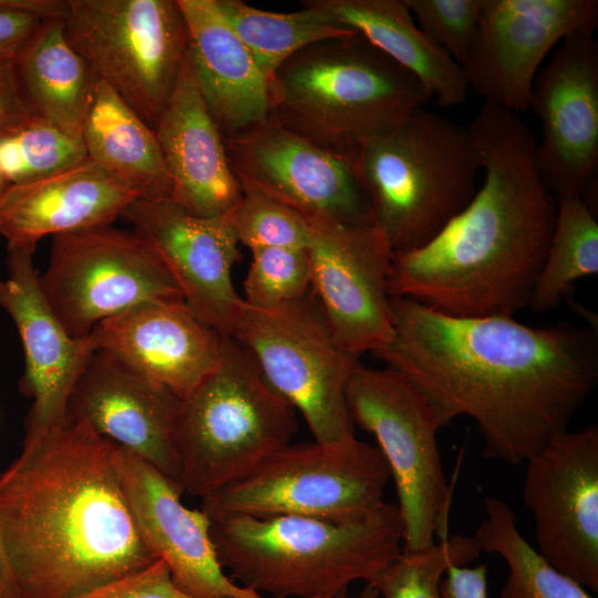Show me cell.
Wrapping results in <instances>:
<instances>
[{"instance_id":"9c48e42d","label":"cell","mask_w":598,"mask_h":598,"mask_svg":"<svg viewBox=\"0 0 598 598\" xmlns=\"http://www.w3.org/2000/svg\"><path fill=\"white\" fill-rule=\"evenodd\" d=\"M346 396L353 424L373 435L394 482L403 550H423L448 537L452 488L437 445L441 427L426 399L395 371L361 364Z\"/></svg>"},{"instance_id":"ee69618b","label":"cell","mask_w":598,"mask_h":598,"mask_svg":"<svg viewBox=\"0 0 598 598\" xmlns=\"http://www.w3.org/2000/svg\"><path fill=\"white\" fill-rule=\"evenodd\" d=\"M8 182L6 181L1 169H0V196L4 192V189L8 187Z\"/></svg>"},{"instance_id":"e575fe53","label":"cell","mask_w":598,"mask_h":598,"mask_svg":"<svg viewBox=\"0 0 598 598\" xmlns=\"http://www.w3.org/2000/svg\"><path fill=\"white\" fill-rule=\"evenodd\" d=\"M241 189L243 197L231 213L239 244L250 250L309 246L311 229L303 215L255 189Z\"/></svg>"},{"instance_id":"ffe728a7","label":"cell","mask_w":598,"mask_h":598,"mask_svg":"<svg viewBox=\"0 0 598 598\" xmlns=\"http://www.w3.org/2000/svg\"><path fill=\"white\" fill-rule=\"evenodd\" d=\"M114 464L141 537L182 592L189 598H237L254 591L235 582L221 567L210 519L202 509L183 504L175 483L118 445Z\"/></svg>"},{"instance_id":"7bdbcfd3","label":"cell","mask_w":598,"mask_h":598,"mask_svg":"<svg viewBox=\"0 0 598 598\" xmlns=\"http://www.w3.org/2000/svg\"><path fill=\"white\" fill-rule=\"evenodd\" d=\"M237 598H268V597H266L264 595H260V594H258L256 591H251L246 596L237 597ZM321 598H352V597L348 596V595H342V596H338V597H321Z\"/></svg>"},{"instance_id":"2e32d148","label":"cell","mask_w":598,"mask_h":598,"mask_svg":"<svg viewBox=\"0 0 598 598\" xmlns=\"http://www.w3.org/2000/svg\"><path fill=\"white\" fill-rule=\"evenodd\" d=\"M224 141L241 188L262 193L305 217L373 225L354 154L326 150L269 118Z\"/></svg>"},{"instance_id":"484cf974","label":"cell","mask_w":598,"mask_h":598,"mask_svg":"<svg viewBox=\"0 0 598 598\" xmlns=\"http://www.w3.org/2000/svg\"><path fill=\"white\" fill-rule=\"evenodd\" d=\"M357 31L411 73L440 107L465 103L468 86L458 63L416 24L403 0H308Z\"/></svg>"},{"instance_id":"7402d4cb","label":"cell","mask_w":598,"mask_h":598,"mask_svg":"<svg viewBox=\"0 0 598 598\" xmlns=\"http://www.w3.org/2000/svg\"><path fill=\"white\" fill-rule=\"evenodd\" d=\"M183 299L137 305L96 324L89 339L183 400L218 364L223 340Z\"/></svg>"},{"instance_id":"74e56055","label":"cell","mask_w":598,"mask_h":598,"mask_svg":"<svg viewBox=\"0 0 598 598\" xmlns=\"http://www.w3.org/2000/svg\"><path fill=\"white\" fill-rule=\"evenodd\" d=\"M75 598H189L174 584L163 560L99 585Z\"/></svg>"},{"instance_id":"ba28073f","label":"cell","mask_w":598,"mask_h":598,"mask_svg":"<svg viewBox=\"0 0 598 598\" xmlns=\"http://www.w3.org/2000/svg\"><path fill=\"white\" fill-rule=\"evenodd\" d=\"M391 478L377 446L355 436L283 446L246 476L200 499L212 520L224 516H303L357 522L380 509Z\"/></svg>"},{"instance_id":"b9f144b4","label":"cell","mask_w":598,"mask_h":598,"mask_svg":"<svg viewBox=\"0 0 598 598\" xmlns=\"http://www.w3.org/2000/svg\"><path fill=\"white\" fill-rule=\"evenodd\" d=\"M352 598H379L377 588L371 582H364L362 589Z\"/></svg>"},{"instance_id":"4dcf8cb0","label":"cell","mask_w":598,"mask_h":598,"mask_svg":"<svg viewBox=\"0 0 598 598\" xmlns=\"http://www.w3.org/2000/svg\"><path fill=\"white\" fill-rule=\"evenodd\" d=\"M598 274V220L581 198H556V216L545 261L528 307L555 308L573 283Z\"/></svg>"},{"instance_id":"603a6c76","label":"cell","mask_w":598,"mask_h":598,"mask_svg":"<svg viewBox=\"0 0 598 598\" xmlns=\"http://www.w3.org/2000/svg\"><path fill=\"white\" fill-rule=\"evenodd\" d=\"M154 131L172 181L171 199L198 217L224 215L238 205L243 189L188 53Z\"/></svg>"},{"instance_id":"d4e9b609","label":"cell","mask_w":598,"mask_h":598,"mask_svg":"<svg viewBox=\"0 0 598 598\" xmlns=\"http://www.w3.org/2000/svg\"><path fill=\"white\" fill-rule=\"evenodd\" d=\"M188 54L205 103L224 137L268 120V81L214 0H177Z\"/></svg>"},{"instance_id":"60d3db41","label":"cell","mask_w":598,"mask_h":598,"mask_svg":"<svg viewBox=\"0 0 598 598\" xmlns=\"http://www.w3.org/2000/svg\"><path fill=\"white\" fill-rule=\"evenodd\" d=\"M0 596L2 598H18L14 580L9 568L0 540Z\"/></svg>"},{"instance_id":"5b68a950","label":"cell","mask_w":598,"mask_h":598,"mask_svg":"<svg viewBox=\"0 0 598 598\" xmlns=\"http://www.w3.org/2000/svg\"><path fill=\"white\" fill-rule=\"evenodd\" d=\"M268 95L269 120L344 155L429 101L411 73L359 33L295 53L272 74Z\"/></svg>"},{"instance_id":"ac0fdd59","label":"cell","mask_w":598,"mask_h":598,"mask_svg":"<svg viewBox=\"0 0 598 598\" xmlns=\"http://www.w3.org/2000/svg\"><path fill=\"white\" fill-rule=\"evenodd\" d=\"M231 213L198 217L171 198H136L121 216L159 257L195 315L225 337H233L244 303L231 277L240 257Z\"/></svg>"},{"instance_id":"f6af8a7d","label":"cell","mask_w":598,"mask_h":598,"mask_svg":"<svg viewBox=\"0 0 598 598\" xmlns=\"http://www.w3.org/2000/svg\"><path fill=\"white\" fill-rule=\"evenodd\" d=\"M0 598H2V597L0 596Z\"/></svg>"},{"instance_id":"52a82bcc","label":"cell","mask_w":598,"mask_h":598,"mask_svg":"<svg viewBox=\"0 0 598 598\" xmlns=\"http://www.w3.org/2000/svg\"><path fill=\"white\" fill-rule=\"evenodd\" d=\"M296 413L247 349L224 337L216 368L179 401L175 445L183 495L202 499L252 472L290 443Z\"/></svg>"},{"instance_id":"d6a6232c","label":"cell","mask_w":598,"mask_h":598,"mask_svg":"<svg viewBox=\"0 0 598 598\" xmlns=\"http://www.w3.org/2000/svg\"><path fill=\"white\" fill-rule=\"evenodd\" d=\"M481 553L473 537L451 534L423 550H403L370 582L382 598H442L447 569L466 566Z\"/></svg>"},{"instance_id":"44dd1931","label":"cell","mask_w":598,"mask_h":598,"mask_svg":"<svg viewBox=\"0 0 598 598\" xmlns=\"http://www.w3.org/2000/svg\"><path fill=\"white\" fill-rule=\"evenodd\" d=\"M179 401L110 353L95 350L71 393L65 422H86L181 488L175 445Z\"/></svg>"},{"instance_id":"4fadbf2b","label":"cell","mask_w":598,"mask_h":598,"mask_svg":"<svg viewBox=\"0 0 598 598\" xmlns=\"http://www.w3.org/2000/svg\"><path fill=\"white\" fill-rule=\"evenodd\" d=\"M522 498L538 553L585 589L598 591V425L555 436L526 462Z\"/></svg>"},{"instance_id":"8d00e7d4","label":"cell","mask_w":598,"mask_h":598,"mask_svg":"<svg viewBox=\"0 0 598 598\" xmlns=\"http://www.w3.org/2000/svg\"><path fill=\"white\" fill-rule=\"evenodd\" d=\"M65 14L62 0H0V61H14L45 19Z\"/></svg>"},{"instance_id":"e0dca14e","label":"cell","mask_w":598,"mask_h":598,"mask_svg":"<svg viewBox=\"0 0 598 598\" xmlns=\"http://www.w3.org/2000/svg\"><path fill=\"white\" fill-rule=\"evenodd\" d=\"M542 124L536 158L556 197H578L596 212L598 186V42L594 33L561 41L534 81L530 107Z\"/></svg>"},{"instance_id":"836d02e7","label":"cell","mask_w":598,"mask_h":598,"mask_svg":"<svg viewBox=\"0 0 598 598\" xmlns=\"http://www.w3.org/2000/svg\"><path fill=\"white\" fill-rule=\"evenodd\" d=\"M251 251L244 280V302L255 309H272L311 292L307 248L269 247Z\"/></svg>"},{"instance_id":"8992f818","label":"cell","mask_w":598,"mask_h":598,"mask_svg":"<svg viewBox=\"0 0 598 598\" xmlns=\"http://www.w3.org/2000/svg\"><path fill=\"white\" fill-rule=\"evenodd\" d=\"M353 157L372 224L393 252L427 244L477 189L481 167L468 130L423 106Z\"/></svg>"},{"instance_id":"f35d334b","label":"cell","mask_w":598,"mask_h":598,"mask_svg":"<svg viewBox=\"0 0 598 598\" xmlns=\"http://www.w3.org/2000/svg\"><path fill=\"white\" fill-rule=\"evenodd\" d=\"M32 115L20 87L14 62L0 61V133L16 127Z\"/></svg>"},{"instance_id":"3957f363","label":"cell","mask_w":598,"mask_h":598,"mask_svg":"<svg viewBox=\"0 0 598 598\" xmlns=\"http://www.w3.org/2000/svg\"><path fill=\"white\" fill-rule=\"evenodd\" d=\"M84 421L23 442L0 474V540L18 598H75L156 560L114 464Z\"/></svg>"},{"instance_id":"7c38bea8","label":"cell","mask_w":598,"mask_h":598,"mask_svg":"<svg viewBox=\"0 0 598 598\" xmlns=\"http://www.w3.org/2000/svg\"><path fill=\"white\" fill-rule=\"evenodd\" d=\"M39 285L55 317L76 339L137 305L183 299L155 251L134 231L111 225L53 236Z\"/></svg>"},{"instance_id":"277c9868","label":"cell","mask_w":598,"mask_h":598,"mask_svg":"<svg viewBox=\"0 0 598 598\" xmlns=\"http://www.w3.org/2000/svg\"><path fill=\"white\" fill-rule=\"evenodd\" d=\"M218 560L238 585L274 598L347 595L370 582L403 551L396 504L357 522L303 516H224L212 519Z\"/></svg>"},{"instance_id":"7a4b0ae2","label":"cell","mask_w":598,"mask_h":598,"mask_svg":"<svg viewBox=\"0 0 598 598\" xmlns=\"http://www.w3.org/2000/svg\"><path fill=\"white\" fill-rule=\"evenodd\" d=\"M467 130L483 182L432 240L393 252L389 291L451 317H514L528 307L545 261L556 197L518 114L484 102Z\"/></svg>"},{"instance_id":"8fae6325","label":"cell","mask_w":598,"mask_h":598,"mask_svg":"<svg viewBox=\"0 0 598 598\" xmlns=\"http://www.w3.org/2000/svg\"><path fill=\"white\" fill-rule=\"evenodd\" d=\"M233 338L301 414L315 441L339 443L355 436L346 394L360 363L334 340L311 292L272 309L244 302Z\"/></svg>"},{"instance_id":"ab89813d","label":"cell","mask_w":598,"mask_h":598,"mask_svg":"<svg viewBox=\"0 0 598 598\" xmlns=\"http://www.w3.org/2000/svg\"><path fill=\"white\" fill-rule=\"evenodd\" d=\"M440 590L442 598H488L487 566H452L445 573Z\"/></svg>"},{"instance_id":"d590c367","label":"cell","mask_w":598,"mask_h":598,"mask_svg":"<svg viewBox=\"0 0 598 598\" xmlns=\"http://www.w3.org/2000/svg\"><path fill=\"white\" fill-rule=\"evenodd\" d=\"M419 28L462 65L476 35L484 0H403Z\"/></svg>"},{"instance_id":"cb8c5ba5","label":"cell","mask_w":598,"mask_h":598,"mask_svg":"<svg viewBox=\"0 0 598 598\" xmlns=\"http://www.w3.org/2000/svg\"><path fill=\"white\" fill-rule=\"evenodd\" d=\"M138 196L86 158L0 196V236L8 247L35 248L47 236L111 225Z\"/></svg>"},{"instance_id":"5bb4252c","label":"cell","mask_w":598,"mask_h":598,"mask_svg":"<svg viewBox=\"0 0 598 598\" xmlns=\"http://www.w3.org/2000/svg\"><path fill=\"white\" fill-rule=\"evenodd\" d=\"M311 293L339 346L359 358L393 338L389 291L393 251L373 225L306 217Z\"/></svg>"},{"instance_id":"6da1fadb","label":"cell","mask_w":598,"mask_h":598,"mask_svg":"<svg viewBox=\"0 0 598 598\" xmlns=\"http://www.w3.org/2000/svg\"><path fill=\"white\" fill-rule=\"evenodd\" d=\"M394 334L374 354L415 386L440 427L473 419L483 456L519 465L568 430L598 383V339L569 323L456 318L391 297Z\"/></svg>"},{"instance_id":"30bf717a","label":"cell","mask_w":598,"mask_h":598,"mask_svg":"<svg viewBox=\"0 0 598 598\" xmlns=\"http://www.w3.org/2000/svg\"><path fill=\"white\" fill-rule=\"evenodd\" d=\"M65 35L152 128L188 53L177 0H66Z\"/></svg>"},{"instance_id":"f1b7e54d","label":"cell","mask_w":598,"mask_h":598,"mask_svg":"<svg viewBox=\"0 0 598 598\" xmlns=\"http://www.w3.org/2000/svg\"><path fill=\"white\" fill-rule=\"evenodd\" d=\"M215 7L252 54L268 83L276 70L301 49L358 33L308 0L296 12H274L240 0H214Z\"/></svg>"},{"instance_id":"1f68e13d","label":"cell","mask_w":598,"mask_h":598,"mask_svg":"<svg viewBox=\"0 0 598 598\" xmlns=\"http://www.w3.org/2000/svg\"><path fill=\"white\" fill-rule=\"evenodd\" d=\"M86 158L81 138L37 115L0 133V169L9 185L44 178Z\"/></svg>"},{"instance_id":"4316f807","label":"cell","mask_w":598,"mask_h":598,"mask_svg":"<svg viewBox=\"0 0 598 598\" xmlns=\"http://www.w3.org/2000/svg\"><path fill=\"white\" fill-rule=\"evenodd\" d=\"M82 142L87 158L138 198H171L172 181L154 128L100 78Z\"/></svg>"},{"instance_id":"d6986e66","label":"cell","mask_w":598,"mask_h":598,"mask_svg":"<svg viewBox=\"0 0 598 598\" xmlns=\"http://www.w3.org/2000/svg\"><path fill=\"white\" fill-rule=\"evenodd\" d=\"M34 249L8 247V277L0 278V308L13 320L24 352L19 389L32 399L23 442L64 425L71 393L95 351L89 337L70 336L49 307L33 264Z\"/></svg>"},{"instance_id":"f546056e","label":"cell","mask_w":598,"mask_h":598,"mask_svg":"<svg viewBox=\"0 0 598 598\" xmlns=\"http://www.w3.org/2000/svg\"><path fill=\"white\" fill-rule=\"evenodd\" d=\"M484 509L486 516L472 537L481 551L499 555L509 568L501 598H592L526 542L505 501L486 495Z\"/></svg>"},{"instance_id":"83f0119b","label":"cell","mask_w":598,"mask_h":598,"mask_svg":"<svg viewBox=\"0 0 598 598\" xmlns=\"http://www.w3.org/2000/svg\"><path fill=\"white\" fill-rule=\"evenodd\" d=\"M13 62L32 113L82 140L99 78L68 41L63 19H45Z\"/></svg>"},{"instance_id":"9a60e30c","label":"cell","mask_w":598,"mask_h":598,"mask_svg":"<svg viewBox=\"0 0 598 598\" xmlns=\"http://www.w3.org/2000/svg\"><path fill=\"white\" fill-rule=\"evenodd\" d=\"M597 25V0H484L461 65L468 90L486 103L527 112L549 51L570 35L594 33Z\"/></svg>"}]
</instances>
